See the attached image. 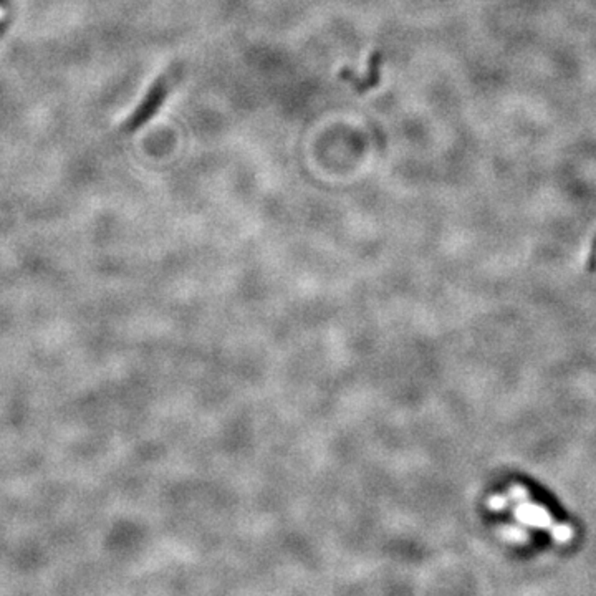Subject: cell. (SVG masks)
I'll list each match as a JSON object with an SVG mask.
<instances>
[{
	"mask_svg": "<svg viewBox=\"0 0 596 596\" xmlns=\"http://www.w3.org/2000/svg\"><path fill=\"white\" fill-rule=\"evenodd\" d=\"M166 95V87L163 83H158L154 88H152V92L150 93V96H147V100L145 105H143V108L140 110V113H138L136 119L138 121H145L147 116H150L152 111H154L158 106L161 105V101H163V98Z\"/></svg>",
	"mask_w": 596,
	"mask_h": 596,
	"instance_id": "cell-2",
	"label": "cell"
},
{
	"mask_svg": "<svg viewBox=\"0 0 596 596\" xmlns=\"http://www.w3.org/2000/svg\"><path fill=\"white\" fill-rule=\"evenodd\" d=\"M381 64H383V53L379 50H375L368 58V70H366V75L363 76V78L356 76V73L351 68H343L340 71V78L351 85L358 93H365L379 85Z\"/></svg>",
	"mask_w": 596,
	"mask_h": 596,
	"instance_id": "cell-1",
	"label": "cell"
},
{
	"mask_svg": "<svg viewBox=\"0 0 596 596\" xmlns=\"http://www.w3.org/2000/svg\"><path fill=\"white\" fill-rule=\"evenodd\" d=\"M3 19H6V8L0 7V20H3Z\"/></svg>",
	"mask_w": 596,
	"mask_h": 596,
	"instance_id": "cell-3",
	"label": "cell"
}]
</instances>
